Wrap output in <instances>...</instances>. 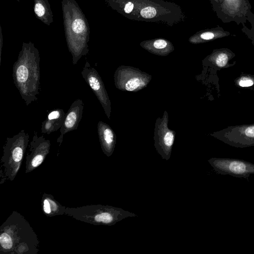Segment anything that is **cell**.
Instances as JSON below:
<instances>
[{
	"label": "cell",
	"instance_id": "obj_23",
	"mask_svg": "<svg viewBox=\"0 0 254 254\" xmlns=\"http://www.w3.org/2000/svg\"><path fill=\"white\" fill-rule=\"evenodd\" d=\"M0 63H1V51L3 45V37L2 35L1 28L0 26Z\"/></svg>",
	"mask_w": 254,
	"mask_h": 254
},
{
	"label": "cell",
	"instance_id": "obj_16",
	"mask_svg": "<svg viewBox=\"0 0 254 254\" xmlns=\"http://www.w3.org/2000/svg\"><path fill=\"white\" fill-rule=\"evenodd\" d=\"M65 116V114L62 109L51 110L42 123V133L49 134L60 129L64 123Z\"/></svg>",
	"mask_w": 254,
	"mask_h": 254
},
{
	"label": "cell",
	"instance_id": "obj_9",
	"mask_svg": "<svg viewBox=\"0 0 254 254\" xmlns=\"http://www.w3.org/2000/svg\"><path fill=\"white\" fill-rule=\"evenodd\" d=\"M169 116L165 111L162 118L155 122L153 139L154 146L162 159L168 160L171 155L176 132L168 127Z\"/></svg>",
	"mask_w": 254,
	"mask_h": 254
},
{
	"label": "cell",
	"instance_id": "obj_17",
	"mask_svg": "<svg viewBox=\"0 0 254 254\" xmlns=\"http://www.w3.org/2000/svg\"><path fill=\"white\" fill-rule=\"evenodd\" d=\"M231 34L228 31H225L221 27L200 30L191 36L188 39L192 44H197L215 40Z\"/></svg>",
	"mask_w": 254,
	"mask_h": 254
},
{
	"label": "cell",
	"instance_id": "obj_22",
	"mask_svg": "<svg viewBox=\"0 0 254 254\" xmlns=\"http://www.w3.org/2000/svg\"><path fill=\"white\" fill-rule=\"evenodd\" d=\"M253 81L247 78H243L239 82V85L242 87L251 86L253 85Z\"/></svg>",
	"mask_w": 254,
	"mask_h": 254
},
{
	"label": "cell",
	"instance_id": "obj_1",
	"mask_svg": "<svg viewBox=\"0 0 254 254\" xmlns=\"http://www.w3.org/2000/svg\"><path fill=\"white\" fill-rule=\"evenodd\" d=\"M113 10L132 20L162 23L173 26L186 16L177 3L163 0H105Z\"/></svg>",
	"mask_w": 254,
	"mask_h": 254
},
{
	"label": "cell",
	"instance_id": "obj_2",
	"mask_svg": "<svg viewBox=\"0 0 254 254\" xmlns=\"http://www.w3.org/2000/svg\"><path fill=\"white\" fill-rule=\"evenodd\" d=\"M37 236L24 217L13 211L0 227L1 254H37Z\"/></svg>",
	"mask_w": 254,
	"mask_h": 254
},
{
	"label": "cell",
	"instance_id": "obj_21",
	"mask_svg": "<svg viewBox=\"0 0 254 254\" xmlns=\"http://www.w3.org/2000/svg\"><path fill=\"white\" fill-rule=\"evenodd\" d=\"M248 22L251 24L250 28L246 26L245 24H243L242 31L246 36L254 43V14L250 17Z\"/></svg>",
	"mask_w": 254,
	"mask_h": 254
},
{
	"label": "cell",
	"instance_id": "obj_20",
	"mask_svg": "<svg viewBox=\"0 0 254 254\" xmlns=\"http://www.w3.org/2000/svg\"><path fill=\"white\" fill-rule=\"evenodd\" d=\"M210 58H213L216 64L220 67L225 66L228 59L227 54L224 52L215 53Z\"/></svg>",
	"mask_w": 254,
	"mask_h": 254
},
{
	"label": "cell",
	"instance_id": "obj_10",
	"mask_svg": "<svg viewBox=\"0 0 254 254\" xmlns=\"http://www.w3.org/2000/svg\"><path fill=\"white\" fill-rule=\"evenodd\" d=\"M208 162L216 172L221 175L246 179L254 174V164L243 160L211 158Z\"/></svg>",
	"mask_w": 254,
	"mask_h": 254
},
{
	"label": "cell",
	"instance_id": "obj_19",
	"mask_svg": "<svg viewBox=\"0 0 254 254\" xmlns=\"http://www.w3.org/2000/svg\"><path fill=\"white\" fill-rule=\"evenodd\" d=\"M34 2L36 17L44 24L50 25L53 22V14L48 0H34Z\"/></svg>",
	"mask_w": 254,
	"mask_h": 254
},
{
	"label": "cell",
	"instance_id": "obj_6",
	"mask_svg": "<svg viewBox=\"0 0 254 254\" xmlns=\"http://www.w3.org/2000/svg\"><path fill=\"white\" fill-rule=\"evenodd\" d=\"M29 135L22 129L11 137H7L3 146V154L0 159V184L15 178L21 166Z\"/></svg>",
	"mask_w": 254,
	"mask_h": 254
},
{
	"label": "cell",
	"instance_id": "obj_7",
	"mask_svg": "<svg viewBox=\"0 0 254 254\" xmlns=\"http://www.w3.org/2000/svg\"><path fill=\"white\" fill-rule=\"evenodd\" d=\"M114 78L117 89L135 92L148 85L152 79V75L139 68L122 65L116 69Z\"/></svg>",
	"mask_w": 254,
	"mask_h": 254
},
{
	"label": "cell",
	"instance_id": "obj_5",
	"mask_svg": "<svg viewBox=\"0 0 254 254\" xmlns=\"http://www.w3.org/2000/svg\"><path fill=\"white\" fill-rule=\"evenodd\" d=\"M65 215L94 225L112 226L127 217L137 215L122 208L101 204L66 207Z\"/></svg>",
	"mask_w": 254,
	"mask_h": 254
},
{
	"label": "cell",
	"instance_id": "obj_24",
	"mask_svg": "<svg viewBox=\"0 0 254 254\" xmlns=\"http://www.w3.org/2000/svg\"><path fill=\"white\" fill-rule=\"evenodd\" d=\"M213 10L220 4L219 0H209Z\"/></svg>",
	"mask_w": 254,
	"mask_h": 254
},
{
	"label": "cell",
	"instance_id": "obj_12",
	"mask_svg": "<svg viewBox=\"0 0 254 254\" xmlns=\"http://www.w3.org/2000/svg\"><path fill=\"white\" fill-rule=\"evenodd\" d=\"M51 142L43 135L38 136L35 131L28 145V152L25 161V173H28L38 167L44 161L50 152Z\"/></svg>",
	"mask_w": 254,
	"mask_h": 254
},
{
	"label": "cell",
	"instance_id": "obj_13",
	"mask_svg": "<svg viewBox=\"0 0 254 254\" xmlns=\"http://www.w3.org/2000/svg\"><path fill=\"white\" fill-rule=\"evenodd\" d=\"M83 108L84 103L81 99H77L71 104L65 114L64 123L60 129V134L57 140L60 146L63 142L64 134L77 129L82 118Z\"/></svg>",
	"mask_w": 254,
	"mask_h": 254
},
{
	"label": "cell",
	"instance_id": "obj_18",
	"mask_svg": "<svg viewBox=\"0 0 254 254\" xmlns=\"http://www.w3.org/2000/svg\"><path fill=\"white\" fill-rule=\"evenodd\" d=\"M41 204L43 213L47 217L64 214L66 207L56 200L52 194L44 192Z\"/></svg>",
	"mask_w": 254,
	"mask_h": 254
},
{
	"label": "cell",
	"instance_id": "obj_15",
	"mask_svg": "<svg viewBox=\"0 0 254 254\" xmlns=\"http://www.w3.org/2000/svg\"><path fill=\"white\" fill-rule=\"evenodd\" d=\"M139 44L143 49L148 52L160 56H166L175 50L173 43L163 38L144 40Z\"/></svg>",
	"mask_w": 254,
	"mask_h": 254
},
{
	"label": "cell",
	"instance_id": "obj_8",
	"mask_svg": "<svg viewBox=\"0 0 254 254\" xmlns=\"http://www.w3.org/2000/svg\"><path fill=\"white\" fill-rule=\"evenodd\" d=\"M248 0H223L214 11L224 23L245 24L254 14Z\"/></svg>",
	"mask_w": 254,
	"mask_h": 254
},
{
	"label": "cell",
	"instance_id": "obj_11",
	"mask_svg": "<svg viewBox=\"0 0 254 254\" xmlns=\"http://www.w3.org/2000/svg\"><path fill=\"white\" fill-rule=\"evenodd\" d=\"M81 74L98 99L106 116L110 119L111 101L99 73L95 68L91 66L89 63L86 61Z\"/></svg>",
	"mask_w": 254,
	"mask_h": 254
},
{
	"label": "cell",
	"instance_id": "obj_14",
	"mask_svg": "<svg viewBox=\"0 0 254 254\" xmlns=\"http://www.w3.org/2000/svg\"><path fill=\"white\" fill-rule=\"evenodd\" d=\"M97 132L103 152L107 157L111 156L114 151L117 142L114 131L109 125L99 121L97 124Z\"/></svg>",
	"mask_w": 254,
	"mask_h": 254
},
{
	"label": "cell",
	"instance_id": "obj_25",
	"mask_svg": "<svg viewBox=\"0 0 254 254\" xmlns=\"http://www.w3.org/2000/svg\"><path fill=\"white\" fill-rule=\"evenodd\" d=\"M222 0H219L220 4L222 2ZM216 8H215V9H216Z\"/></svg>",
	"mask_w": 254,
	"mask_h": 254
},
{
	"label": "cell",
	"instance_id": "obj_3",
	"mask_svg": "<svg viewBox=\"0 0 254 254\" xmlns=\"http://www.w3.org/2000/svg\"><path fill=\"white\" fill-rule=\"evenodd\" d=\"M40 54L31 42H23L12 67L13 82L27 106L37 101L40 85Z\"/></svg>",
	"mask_w": 254,
	"mask_h": 254
},
{
	"label": "cell",
	"instance_id": "obj_4",
	"mask_svg": "<svg viewBox=\"0 0 254 254\" xmlns=\"http://www.w3.org/2000/svg\"><path fill=\"white\" fill-rule=\"evenodd\" d=\"M61 3L66 42L75 65L89 52V23L75 0H62Z\"/></svg>",
	"mask_w": 254,
	"mask_h": 254
}]
</instances>
